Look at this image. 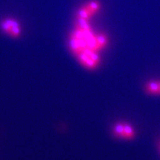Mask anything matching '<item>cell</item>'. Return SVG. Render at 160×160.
<instances>
[{
  "mask_svg": "<svg viewBox=\"0 0 160 160\" xmlns=\"http://www.w3.org/2000/svg\"><path fill=\"white\" fill-rule=\"evenodd\" d=\"M69 49L75 56L84 50L99 52L96 32L89 21L77 20L74 30L69 35Z\"/></svg>",
  "mask_w": 160,
  "mask_h": 160,
  "instance_id": "obj_1",
  "label": "cell"
},
{
  "mask_svg": "<svg viewBox=\"0 0 160 160\" xmlns=\"http://www.w3.org/2000/svg\"><path fill=\"white\" fill-rule=\"evenodd\" d=\"M0 29L4 34L12 39L19 38L22 33L21 23L12 17H7L1 20Z\"/></svg>",
  "mask_w": 160,
  "mask_h": 160,
  "instance_id": "obj_2",
  "label": "cell"
},
{
  "mask_svg": "<svg viewBox=\"0 0 160 160\" xmlns=\"http://www.w3.org/2000/svg\"><path fill=\"white\" fill-rule=\"evenodd\" d=\"M79 63L84 68L89 70H94L101 64V58L99 52L86 50L82 51L75 56Z\"/></svg>",
  "mask_w": 160,
  "mask_h": 160,
  "instance_id": "obj_3",
  "label": "cell"
},
{
  "mask_svg": "<svg viewBox=\"0 0 160 160\" xmlns=\"http://www.w3.org/2000/svg\"><path fill=\"white\" fill-rule=\"evenodd\" d=\"M102 5L98 0H90L78 10L77 19L89 21L100 11Z\"/></svg>",
  "mask_w": 160,
  "mask_h": 160,
  "instance_id": "obj_4",
  "label": "cell"
},
{
  "mask_svg": "<svg viewBox=\"0 0 160 160\" xmlns=\"http://www.w3.org/2000/svg\"><path fill=\"white\" fill-rule=\"evenodd\" d=\"M145 90L147 94L150 95H159V81L152 80L146 83Z\"/></svg>",
  "mask_w": 160,
  "mask_h": 160,
  "instance_id": "obj_5",
  "label": "cell"
},
{
  "mask_svg": "<svg viewBox=\"0 0 160 160\" xmlns=\"http://www.w3.org/2000/svg\"><path fill=\"white\" fill-rule=\"evenodd\" d=\"M135 135V131L132 126L129 123L124 122L123 139L127 140H132L134 138Z\"/></svg>",
  "mask_w": 160,
  "mask_h": 160,
  "instance_id": "obj_6",
  "label": "cell"
},
{
  "mask_svg": "<svg viewBox=\"0 0 160 160\" xmlns=\"http://www.w3.org/2000/svg\"><path fill=\"white\" fill-rule=\"evenodd\" d=\"M124 122H118L113 126L112 132L113 135L118 138L123 139L124 133Z\"/></svg>",
  "mask_w": 160,
  "mask_h": 160,
  "instance_id": "obj_7",
  "label": "cell"
},
{
  "mask_svg": "<svg viewBox=\"0 0 160 160\" xmlns=\"http://www.w3.org/2000/svg\"><path fill=\"white\" fill-rule=\"evenodd\" d=\"M159 95H160V81H159Z\"/></svg>",
  "mask_w": 160,
  "mask_h": 160,
  "instance_id": "obj_8",
  "label": "cell"
}]
</instances>
